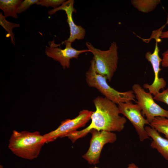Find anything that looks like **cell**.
Returning a JSON list of instances; mask_svg holds the SVG:
<instances>
[{
	"label": "cell",
	"mask_w": 168,
	"mask_h": 168,
	"mask_svg": "<svg viewBox=\"0 0 168 168\" xmlns=\"http://www.w3.org/2000/svg\"><path fill=\"white\" fill-rule=\"evenodd\" d=\"M96 110L91 118V121L87 127L80 131L76 130L67 135L72 143L85 137L92 129L110 132L122 131L125 127L127 120L119 115L116 104L105 97L98 96L93 100Z\"/></svg>",
	"instance_id": "obj_1"
},
{
	"label": "cell",
	"mask_w": 168,
	"mask_h": 168,
	"mask_svg": "<svg viewBox=\"0 0 168 168\" xmlns=\"http://www.w3.org/2000/svg\"><path fill=\"white\" fill-rule=\"evenodd\" d=\"M45 143L44 135L38 131L14 130L9 140L8 147L16 156L32 160L38 157Z\"/></svg>",
	"instance_id": "obj_2"
},
{
	"label": "cell",
	"mask_w": 168,
	"mask_h": 168,
	"mask_svg": "<svg viewBox=\"0 0 168 168\" xmlns=\"http://www.w3.org/2000/svg\"><path fill=\"white\" fill-rule=\"evenodd\" d=\"M86 82L89 86L96 88L105 98L116 104L135 101V96L133 90L121 92L109 86L106 79L96 72L92 60L86 73Z\"/></svg>",
	"instance_id": "obj_3"
},
{
	"label": "cell",
	"mask_w": 168,
	"mask_h": 168,
	"mask_svg": "<svg viewBox=\"0 0 168 168\" xmlns=\"http://www.w3.org/2000/svg\"><path fill=\"white\" fill-rule=\"evenodd\" d=\"M86 44L89 52L93 55L92 60L96 72L110 81L117 68L119 58L116 43L113 42L106 50L96 48L89 42Z\"/></svg>",
	"instance_id": "obj_4"
},
{
	"label": "cell",
	"mask_w": 168,
	"mask_h": 168,
	"mask_svg": "<svg viewBox=\"0 0 168 168\" xmlns=\"http://www.w3.org/2000/svg\"><path fill=\"white\" fill-rule=\"evenodd\" d=\"M132 88L137 100L135 102L140 106L142 115L146 117L150 124L157 117L168 118V110L155 102L152 93L146 92L139 84H134Z\"/></svg>",
	"instance_id": "obj_5"
},
{
	"label": "cell",
	"mask_w": 168,
	"mask_h": 168,
	"mask_svg": "<svg viewBox=\"0 0 168 168\" xmlns=\"http://www.w3.org/2000/svg\"><path fill=\"white\" fill-rule=\"evenodd\" d=\"M90 133L92 137L90 147L82 157L90 165H95L99 162L100 153L104 146L107 143H113L117 140L116 134L113 132L92 129Z\"/></svg>",
	"instance_id": "obj_6"
},
{
	"label": "cell",
	"mask_w": 168,
	"mask_h": 168,
	"mask_svg": "<svg viewBox=\"0 0 168 168\" xmlns=\"http://www.w3.org/2000/svg\"><path fill=\"white\" fill-rule=\"evenodd\" d=\"M93 112L83 110L75 118L63 121L57 128L43 135L46 142H53L58 138L65 137L67 135L77 130V129L85 126L91 119Z\"/></svg>",
	"instance_id": "obj_7"
},
{
	"label": "cell",
	"mask_w": 168,
	"mask_h": 168,
	"mask_svg": "<svg viewBox=\"0 0 168 168\" xmlns=\"http://www.w3.org/2000/svg\"><path fill=\"white\" fill-rule=\"evenodd\" d=\"M120 114L126 117L134 127L141 142L149 138L145 129V125L150 123L143 117L142 110L138 105L132 101L121 103L118 105Z\"/></svg>",
	"instance_id": "obj_8"
},
{
	"label": "cell",
	"mask_w": 168,
	"mask_h": 168,
	"mask_svg": "<svg viewBox=\"0 0 168 168\" xmlns=\"http://www.w3.org/2000/svg\"><path fill=\"white\" fill-rule=\"evenodd\" d=\"M62 44L65 46L63 49L60 48V44L55 43L54 40L49 42V46H46L45 53L48 57L59 62L64 69L69 68L71 59H77L81 54L89 52L88 49L78 50L75 49L72 47V43L70 42L64 41Z\"/></svg>",
	"instance_id": "obj_9"
},
{
	"label": "cell",
	"mask_w": 168,
	"mask_h": 168,
	"mask_svg": "<svg viewBox=\"0 0 168 168\" xmlns=\"http://www.w3.org/2000/svg\"><path fill=\"white\" fill-rule=\"evenodd\" d=\"M156 40L155 49L153 52L151 53L150 51L147 52L145 54L146 59L151 64L154 75V81L151 84L147 83L143 84V87L148 89L149 92L154 96L157 95L160 91L164 88L166 86V82L165 79L159 77V73L161 70L160 65L162 59L159 55L160 51L158 45V41Z\"/></svg>",
	"instance_id": "obj_10"
},
{
	"label": "cell",
	"mask_w": 168,
	"mask_h": 168,
	"mask_svg": "<svg viewBox=\"0 0 168 168\" xmlns=\"http://www.w3.org/2000/svg\"><path fill=\"white\" fill-rule=\"evenodd\" d=\"M74 3V0H69L65 1L59 7L48 11L49 15L54 14L59 10H63L65 12L67 16V21L69 27L70 35L68 39L65 41L71 43L76 40L84 39L86 34L85 29L82 26L76 25L73 20L72 13L76 12L73 7Z\"/></svg>",
	"instance_id": "obj_11"
},
{
	"label": "cell",
	"mask_w": 168,
	"mask_h": 168,
	"mask_svg": "<svg viewBox=\"0 0 168 168\" xmlns=\"http://www.w3.org/2000/svg\"><path fill=\"white\" fill-rule=\"evenodd\" d=\"M145 129L148 136L152 139L150 146L155 149L166 160H168V139L162 137L156 129L151 127L146 126Z\"/></svg>",
	"instance_id": "obj_12"
},
{
	"label": "cell",
	"mask_w": 168,
	"mask_h": 168,
	"mask_svg": "<svg viewBox=\"0 0 168 168\" xmlns=\"http://www.w3.org/2000/svg\"><path fill=\"white\" fill-rule=\"evenodd\" d=\"M22 0H0V9L4 12L6 17H12L18 18L17 14L19 5Z\"/></svg>",
	"instance_id": "obj_13"
},
{
	"label": "cell",
	"mask_w": 168,
	"mask_h": 168,
	"mask_svg": "<svg viewBox=\"0 0 168 168\" xmlns=\"http://www.w3.org/2000/svg\"><path fill=\"white\" fill-rule=\"evenodd\" d=\"M160 0H132V5L139 11L147 13L153 11L160 2Z\"/></svg>",
	"instance_id": "obj_14"
},
{
	"label": "cell",
	"mask_w": 168,
	"mask_h": 168,
	"mask_svg": "<svg viewBox=\"0 0 168 168\" xmlns=\"http://www.w3.org/2000/svg\"><path fill=\"white\" fill-rule=\"evenodd\" d=\"M150 125L158 133L164 134L168 139V118L163 117H156Z\"/></svg>",
	"instance_id": "obj_15"
},
{
	"label": "cell",
	"mask_w": 168,
	"mask_h": 168,
	"mask_svg": "<svg viewBox=\"0 0 168 168\" xmlns=\"http://www.w3.org/2000/svg\"><path fill=\"white\" fill-rule=\"evenodd\" d=\"M0 25L7 33L9 36L10 37L12 44L15 45V40L12 30L14 28L19 27L20 25L7 21L2 12H0Z\"/></svg>",
	"instance_id": "obj_16"
},
{
	"label": "cell",
	"mask_w": 168,
	"mask_h": 168,
	"mask_svg": "<svg viewBox=\"0 0 168 168\" xmlns=\"http://www.w3.org/2000/svg\"><path fill=\"white\" fill-rule=\"evenodd\" d=\"M65 1V0H39L37 4L47 7H52L54 9L60 6Z\"/></svg>",
	"instance_id": "obj_17"
},
{
	"label": "cell",
	"mask_w": 168,
	"mask_h": 168,
	"mask_svg": "<svg viewBox=\"0 0 168 168\" xmlns=\"http://www.w3.org/2000/svg\"><path fill=\"white\" fill-rule=\"evenodd\" d=\"M39 0H25L20 4L18 8L17 13L21 14L25 12L29 7L33 5L37 4Z\"/></svg>",
	"instance_id": "obj_18"
},
{
	"label": "cell",
	"mask_w": 168,
	"mask_h": 168,
	"mask_svg": "<svg viewBox=\"0 0 168 168\" xmlns=\"http://www.w3.org/2000/svg\"><path fill=\"white\" fill-rule=\"evenodd\" d=\"M154 100L165 103L168 105V87L153 97Z\"/></svg>",
	"instance_id": "obj_19"
},
{
	"label": "cell",
	"mask_w": 168,
	"mask_h": 168,
	"mask_svg": "<svg viewBox=\"0 0 168 168\" xmlns=\"http://www.w3.org/2000/svg\"><path fill=\"white\" fill-rule=\"evenodd\" d=\"M162 61L161 63L162 66L164 68H168V49L162 53Z\"/></svg>",
	"instance_id": "obj_20"
},
{
	"label": "cell",
	"mask_w": 168,
	"mask_h": 168,
	"mask_svg": "<svg viewBox=\"0 0 168 168\" xmlns=\"http://www.w3.org/2000/svg\"><path fill=\"white\" fill-rule=\"evenodd\" d=\"M159 37L162 39L168 38V30L161 32L159 34Z\"/></svg>",
	"instance_id": "obj_21"
},
{
	"label": "cell",
	"mask_w": 168,
	"mask_h": 168,
	"mask_svg": "<svg viewBox=\"0 0 168 168\" xmlns=\"http://www.w3.org/2000/svg\"><path fill=\"white\" fill-rule=\"evenodd\" d=\"M92 168H100L96 166ZM126 168H138V167L134 163H131L128 164V167Z\"/></svg>",
	"instance_id": "obj_22"
}]
</instances>
